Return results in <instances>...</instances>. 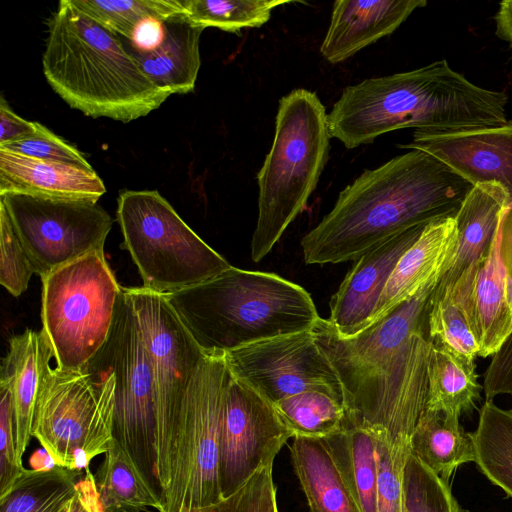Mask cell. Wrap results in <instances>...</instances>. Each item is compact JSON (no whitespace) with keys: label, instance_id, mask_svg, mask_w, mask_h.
Here are the masks:
<instances>
[{"label":"cell","instance_id":"1","mask_svg":"<svg viewBox=\"0 0 512 512\" xmlns=\"http://www.w3.org/2000/svg\"><path fill=\"white\" fill-rule=\"evenodd\" d=\"M439 278L354 336L341 337L328 319L312 329L340 381L345 421L394 445L410 446L426 407L429 302Z\"/></svg>","mask_w":512,"mask_h":512},{"label":"cell","instance_id":"2","mask_svg":"<svg viewBox=\"0 0 512 512\" xmlns=\"http://www.w3.org/2000/svg\"><path fill=\"white\" fill-rule=\"evenodd\" d=\"M474 186L434 156L412 149L365 170L301 239L307 264L356 260L413 226L455 217Z\"/></svg>","mask_w":512,"mask_h":512},{"label":"cell","instance_id":"3","mask_svg":"<svg viewBox=\"0 0 512 512\" xmlns=\"http://www.w3.org/2000/svg\"><path fill=\"white\" fill-rule=\"evenodd\" d=\"M498 96L439 60L346 87L328 114L330 135L347 149L399 129L451 133L495 124Z\"/></svg>","mask_w":512,"mask_h":512},{"label":"cell","instance_id":"4","mask_svg":"<svg viewBox=\"0 0 512 512\" xmlns=\"http://www.w3.org/2000/svg\"><path fill=\"white\" fill-rule=\"evenodd\" d=\"M42 65L52 89L93 118L130 122L172 95L144 74L117 34L69 0L59 2L50 20Z\"/></svg>","mask_w":512,"mask_h":512},{"label":"cell","instance_id":"5","mask_svg":"<svg viewBox=\"0 0 512 512\" xmlns=\"http://www.w3.org/2000/svg\"><path fill=\"white\" fill-rule=\"evenodd\" d=\"M164 296L205 355L312 330L321 318L300 285L233 266Z\"/></svg>","mask_w":512,"mask_h":512},{"label":"cell","instance_id":"6","mask_svg":"<svg viewBox=\"0 0 512 512\" xmlns=\"http://www.w3.org/2000/svg\"><path fill=\"white\" fill-rule=\"evenodd\" d=\"M328 114L316 93L297 88L279 101L270 151L257 174L251 258L261 261L307 208L328 158Z\"/></svg>","mask_w":512,"mask_h":512},{"label":"cell","instance_id":"7","mask_svg":"<svg viewBox=\"0 0 512 512\" xmlns=\"http://www.w3.org/2000/svg\"><path fill=\"white\" fill-rule=\"evenodd\" d=\"M123 245L144 288L167 295L202 283L231 265L204 242L156 190H126L117 200Z\"/></svg>","mask_w":512,"mask_h":512},{"label":"cell","instance_id":"8","mask_svg":"<svg viewBox=\"0 0 512 512\" xmlns=\"http://www.w3.org/2000/svg\"><path fill=\"white\" fill-rule=\"evenodd\" d=\"M82 371L115 375L113 439L159 493L156 480L158 387L136 313L124 287L116 303L110 334Z\"/></svg>","mask_w":512,"mask_h":512},{"label":"cell","instance_id":"9","mask_svg":"<svg viewBox=\"0 0 512 512\" xmlns=\"http://www.w3.org/2000/svg\"><path fill=\"white\" fill-rule=\"evenodd\" d=\"M42 280L43 328L62 371H82L106 342L122 287L104 251L88 254Z\"/></svg>","mask_w":512,"mask_h":512},{"label":"cell","instance_id":"10","mask_svg":"<svg viewBox=\"0 0 512 512\" xmlns=\"http://www.w3.org/2000/svg\"><path fill=\"white\" fill-rule=\"evenodd\" d=\"M115 375L50 368L37 395L32 437L57 466L85 472L113 440Z\"/></svg>","mask_w":512,"mask_h":512},{"label":"cell","instance_id":"11","mask_svg":"<svg viewBox=\"0 0 512 512\" xmlns=\"http://www.w3.org/2000/svg\"><path fill=\"white\" fill-rule=\"evenodd\" d=\"M229 371L224 355H205L183 403L173 475L160 512H192L222 499L219 436Z\"/></svg>","mask_w":512,"mask_h":512},{"label":"cell","instance_id":"12","mask_svg":"<svg viewBox=\"0 0 512 512\" xmlns=\"http://www.w3.org/2000/svg\"><path fill=\"white\" fill-rule=\"evenodd\" d=\"M151 359L159 393L156 480L163 501L172 481L179 423L191 379L204 358L164 295L144 287L125 288Z\"/></svg>","mask_w":512,"mask_h":512},{"label":"cell","instance_id":"13","mask_svg":"<svg viewBox=\"0 0 512 512\" xmlns=\"http://www.w3.org/2000/svg\"><path fill=\"white\" fill-rule=\"evenodd\" d=\"M2 204L41 279L88 254L104 251L113 219L96 200L0 196Z\"/></svg>","mask_w":512,"mask_h":512},{"label":"cell","instance_id":"14","mask_svg":"<svg viewBox=\"0 0 512 512\" xmlns=\"http://www.w3.org/2000/svg\"><path fill=\"white\" fill-rule=\"evenodd\" d=\"M232 377L271 404L320 390L343 401L342 388L312 330L259 341L224 355Z\"/></svg>","mask_w":512,"mask_h":512},{"label":"cell","instance_id":"15","mask_svg":"<svg viewBox=\"0 0 512 512\" xmlns=\"http://www.w3.org/2000/svg\"><path fill=\"white\" fill-rule=\"evenodd\" d=\"M289 438L293 435L273 405L229 373L219 436L218 479L222 498L235 493L262 468L273 465Z\"/></svg>","mask_w":512,"mask_h":512},{"label":"cell","instance_id":"16","mask_svg":"<svg viewBox=\"0 0 512 512\" xmlns=\"http://www.w3.org/2000/svg\"><path fill=\"white\" fill-rule=\"evenodd\" d=\"M397 146L434 156L473 186L500 185L512 202V121L451 133L414 131L411 142Z\"/></svg>","mask_w":512,"mask_h":512},{"label":"cell","instance_id":"17","mask_svg":"<svg viewBox=\"0 0 512 512\" xmlns=\"http://www.w3.org/2000/svg\"><path fill=\"white\" fill-rule=\"evenodd\" d=\"M427 224L396 234L356 259L330 303L328 320L338 335L351 337L368 326L395 265Z\"/></svg>","mask_w":512,"mask_h":512},{"label":"cell","instance_id":"18","mask_svg":"<svg viewBox=\"0 0 512 512\" xmlns=\"http://www.w3.org/2000/svg\"><path fill=\"white\" fill-rule=\"evenodd\" d=\"M509 204V196L500 185L478 184L471 189L455 215V248L442 269L435 292L452 289L462 275L479 271Z\"/></svg>","mask_w":512,"mask_h":512},{"label":"cell","instance_id":"19","mask_svg":"<svg viewBox=\"0 0 512 512\" xmlns=\"http://www.w3.org/2000/svg\"><path fill=\"white\" fill-rule=\"evenodd\" d=\"M425 0H337L320 46L322 56L337 64L392 34Z\"/></svg>","mask_w":512,"mask_h":512},{"label":"cell","instance_id":"20","mask_svg":"<svg viewBox=\"0 0 512 512\" xmlns=\"http://www.w3.org/2000/svg\"><path fill=\"white\" fill-rule=\"evenodd\" d=\"M455 242V217L428 223L395 265L368 326L415 296L432 279L440 276L453 254Z\"/></svg>","mask_w":512,"mask_h":512},{"label":"cell","instance_id":"21","mask_svg":"<svg viewBox=\"0 0 512 512\" xmlns=\"http://www.w3.org/2000/svg\"><path fill=\"white\" fill-rule=\"evenodd\" d=\"M105 192V185L94 170L0 148V196L25 194L97 201Z\"/></svg>","mask_w":512,"mask_h":512},{"label":"cell","instance_id":"22","mask_svg":"<svg viewBox=\"0 0 512 512\" xmlns=\"http://www.w3.org/2000/svg\"><path fill=\"white\" fill-rule=\"evenodd\" d=\"M54 358L43 330H25L9 341V351L2 361L0 381L9 383L14 406L17 450L22 458L32 437V420L44 376Z\"/></svg>","mask_w":512,"mask_h":512},{"label":"cell","instance_id":"23","mask_svg":"<svg viewBox=\"0 0 512 512\" xmlns=\"http://www.w3.org/2000/svg\"><path fill=\"white\" fill-rule=\"evenodd\" d=\"M470 323L481 357L494 355L512 331V303L501 251V226L475 279Z\"/></svg>","mask_w":512,"mask_h":512},{"label":"cell","instance_id":"24","mask_svg":"<svg viewBox=\"0 0 512 512\" xmlns=\"http://www.w3.org/2000/svg\"><path fill=\"white\" fill-rule=\"evenodd\" d=\"M164 36L152 50L127 48L144 74L171 94L194 90L201 65L200 36L204 30L182 16L163 22Z\"/></svg>","mask_w":512,"mask_h":512},{"label":"cell","instance_id":"25","mask_svg":"<svg viewBox=\"0 0 512 512\" xmlns=\"http://www.w3.org/2000/svg\"><path fill=\"white\" fill-rule=\"evenodd\" d=\"M290 455L310 512H358L321 438L293 437Z\"/></svg>","mask_w":512,"mask_h":512},{"label":"cell","instance_id":"26","mask_svg":"<svg viewBox=\"0 0 512 512\" xmlns=\"http://www.w3.org/2000/svg\"><path fill=\"white\" fill-rule=\"evenodd\" d=\"M358 512H377L376 435L345 421L321 438Z\"/></svg>","mask_w":512,"mask_h":512},{"label":"cell","instance_id":"27","mask_svg":"<svg viewBox=\"0 0 512 512\" xmlns=\"http://www.w3.org/2000/svg\"><path fill=\"white\" fill-rule=\"evenodd\" d=\"M411 453L444 481L455 470L475 463V447L470 433L463 430L459 416L426 409L421 414L410 441Z\"/></svg>","mask_w":512,"mask_h":512},{"label":"cell","instance_id":"28","mask_svg":"<svg viewBox=\"0 0 512 512\" xmlns=\"http://www.w3.org/2000/svg\"><path fill=\"white\" fill-rule=\"evenodd\" d=\"M106 512L125 509H162L159 493L150 485L124 448L112 440L94 474Z\"/></svg>","mask_w":512,"mask_h":512},{"label":"cell","instance_id":"29","mask_svg":"<svg viewBox=\"0 0 512 512\" xmlns=\"http://www.w3.org/2000/svg\"><path fill=\"white\" fill-rule=\"evenodd\" d=\"M475 364L466 362L433 342L428 367L426 409L460 416L476 407L481 386Z\"/></svg>","mask_w":512,"mask_h":512},{"label":"cell","instance_id":"30","mask_svg":"<svg viewBox=\"0 0 512 512\" xmlns=\"http://www.w3.org/2000/svg\"><path fill=\"white\" fill-rule=\"evenodd\" d=\"M85 472L54 466L26 469L0 496V512H67L77 493L76 479Z\"/></svg>","mask_w":512,"mask_h":512},{"label":"cell","instance_id":"31","mask_svg":"<svg viewBox=\"0 0 512 512\" xmlns=\"http://www.w3.org/2000/svg\"><path fill=\"white\" fill-rule=\"evenodd\" d=\"M470 434L478 469L512 498V411L485 401Z\"/></svg>","mask_w":512,"mask_h":512},{"label":"cell","instance_id":"32","mask_svg":"<svg viewBox=\"0 0 512 512\" xmlns=\"http://www.w3.org/2000/svg\"><path fill=\"white\" fill-rule=\"evenodd\" d=\"M293 437L323 438L342 427L345 408L341 398L320 390H307L272 404Z\"/></svg>","mask_w":512,"mask_h":512},{"label":"cell","instance_id":"33","mask_svg":"<svg viewBox=\"0 0 512 512\" xmlns=\"http://www.w3.org/2000/svg\"><path fill=\"white\" fill-rule=\"evenodd\" d=\"M70 3L114 32L130 40L136 28L148 19L161 22L183 16V0H69Z\"/></svg>","mask_w":512,"mask_h":512},{"label":"cell","instance_id":"34","mask_svg":"<svg viewBox=\"0 0 512 512\" xmlns=\"http://www.w3.org/2000/svg\"><path fill=\"white\" fill-rule=\"evenodd\" d=\"M289 0H183V18L203 29L215 27L238 33L243 28H257L271 17L274 8Z\"/></svg>","mask_w":512,"mask_h":512},{"label":"cell","instance_id":"35","mask_svg":"<svg viewBox=\"0 0 512 512\" xmlns=\"http://www.w3.org/2000/svg\"><path fill=\"white\" fill-rule=\"evenodd\" d=\"M428 324L434 343L456 357L474 363L476 356H479V346L468 316L450 290H433L429 302Z\"/></svg>","mask_w":512,"mask_h":512},{"label":"cell","instance_id":"36","mask_svg":"<svg viewBox=\"0 0 512 512\" xmlns=\"http://www.w3.org/2000/svg\"><path fill=\"white\" fill-rule=\"evenodd\" d=\"M403 512H466L444 481L411 452L403 469Z\"/></svg>","mask_w":512,"mask_h":512},{"label":"cell","instance_id":"37","mask_svg":"<svg viewBox=\"0 0 512 512\" xmlns=\"http://www.w3.org/2000/svg\"><path fill=\"white\" fill-rule=\"evenodd\" d=\"M410 446L376 435L377 512H403V469Z\"/></svg>","mask_w":512,"mask_h":512},{"label":"cell","instance_id":"38","mask_svg":"<svg viewBox=\"0 0 512 512\" xmlns=\"http://www.w3.org/2000/svg\"><path fill=\"white\" fill-rule=\"evenodd\" d=\"M0 284L14 297L27 290L34 269L5 207L0 204Z\"/></svg>","mask_w":512,"mask_h":512},{"label":"cell","instance_id":"39","mask_svg":"<svg viewBox=\"0 0 512 512\" xmlns=\"http://www.w3.org/2000/svg\"><path fill=\"white\" fill-rule=\"evenodd\" d=\"M272 467L259 470L229 497L192 512H278Z\"/></svg>","mask_w":512,"mask_h":512},{"label":"cell","instance_id":"40","mask_svg":"<svg viewBox=\"0 0 512 512\" xmlns=\"http://www.w3.org/2000/svg\"><path fill=\"white\" fill-rule=\"evenodd\" d=\"M0 148L40 160L65 163L93 170L90 163L78 149L39 122H36V130L31 135L2 145Z\"/></svg>","mask_w":512,"mask_h":512},{"label":"cell","instance_id":"41","mask_svg":"<svg viewBox=\"0 0 512 512\" xmlns=\"http://www.w3.org/2000/svg\"><path fill=\"white\" fill-rule=\"evenodd\" d=\"M0 396V496H2L25 468L16 445L13 396L9 383L0 381Z\"/></svg>","mask_w":512,"mask_h":512},{"label":"cell","instance_id":"42","mask_svg":"<svg viewBox=\"0 0 512 512\" xmlns=\"http://www.w3.org/2000/svg\"><path fill=\"white\" fill-rule=\"evenodd\" d=\"M483 388L486 401H493L500 394L512 395V331L492 355Z\"/></svg>","mask_w":512,"mask_h":512},{"label":"cell","instance_id":"43","mask_svg":"<svg viewBox=\"0 0 512 512\" xmlns=\"http://www.w3.org/2000/svg\"><path fill=\"white\" fill-rule=\"evenodd\" d=\"M0 146L25 138L36 130V121L18 116L1 96L0 100Z\"/></svg>","mask_w":512,"mask_h":512},{"label":"cell","instance_id":"44","mask_svg":"<svg viewBox=\"0 0 512 512\" xmlns=\"http://www.w3.org/2000/svg\"><path fill=\"white\" fill-rule=\"evenodd\" d=\"M164 36L163 22L148 19L142 22L135 30L130 48L138 51H148L157 47Z\"/></svg>","mask_w":512,"mask_h":512},{"label":"cell","instance_id":"45","mask_svg":"<svg viewBox=\"0 0 512 512\" xmlns=\"http://www.w3.org/2000/svg\"><path fill=\"white\" fill-rule=\"evenodd\" d=\"M494 19L497 36L512 47V0H504L499 4Z\"/></svg>","mask_w":512,"mask_h":512},{"label":"cell","instance_id":"46","mask_svg":"<svg viewBox=\"0 0 512 512\" xmlns=\"http://www.w3.org/2000/svg\"><path fill=\"white\" fill-rule=\"evenodd\" d=\"M29 462L33 470H48L56 466L52 456L43 447L32 454Z\"/></svg>","mask_w":512,"mask_h":512},{"label":"cell","instance_id":"47","mask_svg":"<svg viewBox=\"0 0 512 512\" xmlns=\"http://www.w3.org/2000/svg\"><path fill=\"white\" fill-rule=\"evenodd\" d=\"M110 512H140V510L137 509H125V510H115Z\"/></svg>","mask_w":512,"mask_h":512}]
</instances>
